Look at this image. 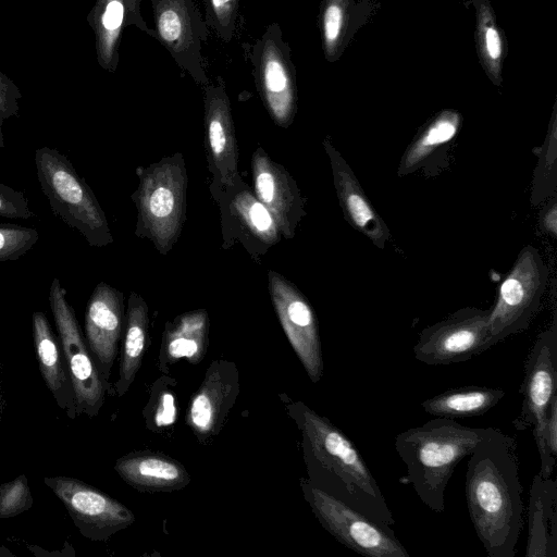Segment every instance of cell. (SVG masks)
I'll return each mask as SVG.
<instances>
[{"label": "cell", "mask_w": 557, "mask_h": 557, "mask_svg": "<svg viewBox=\"0 0 557 557\" xmlns=\"http://www.w3.org/2000/svg\"><path fill=\"white\" fill-rule=\"evenodd\" d=\"M465 492L478 539L488 557H515L523 528V486L516 440L499 429L469 456Z\"/></svg>", "instance_id": "1"}, {"label": "cell", "mask_w": 557, "mask_h": 557, "mask_svg": "<svg viewBox=\"0 0 557 557\" xmlns=\"http://www.w3.org/2000/svg\"><path fill=\"white\" fill-rule=\"evenodd\" d=\"M290 414L301 431L310 482L369 518L393 525L385 497L355 444L327 418L301 401Z\"/></svg>", "instance_id": "2"}, {"label": "cell", "mask_w": 557, "mask_h": 557, "mask_svg": "<svg viewBox=\"0 0 557 557\" xmlns=\"http://www.w3.org/2000/svg\"><path fill=\"white\" fill-rule=\"evenodd\" d=\"M498 429L466 426L455 419L435 417L395 437V449L406 465L399 481L410 484L432 511L445 510V490L458 463Z\"/></svg>", "instance_id": "3"}, {"label": "cell", "mask_w": 557, "mask_h": 557, "mask_svg": "<svg viewBox=\"0 0 557 557\" xmlns=\"http://www.w3.org/2000/svg\"><path fill=\"white\" fill-rule=\"evenodd\" d=\"M139 183L132 194L137 209L135 234L149 239L166 255L176 244L186 221L187 170L181 152L138 171Z\"/></svg>", "instance_id": "4"}, {"label": "cell", "mask_w": 557, "mask_h": 557, "mask_svg": "<svg viewBox=\"0 0 557 557\" xmlns=\"http://www.w3.org/2000/svg\"><path fill=\"white\" fill-rule=\"evenodd\" d=\"M35 165L40 188L55 216L81 233L91 247L102 248L113 243L96 195L65 154L54 148H38Z\"/></svg>", "instance_id": "5"}, {"label": "cell", "mask_w": 557, "mask_h": 557, "mask_svg": "<svg viewBox=\"0 0 557 557\" xmlns=\"http://www.w3.org/2000/svg\"><path fill=\"white\" fill-rule=\"evenodd\" d=\"M520 393L521 410L512 424L518 431H532L540 455L539 474L542 478H549L556 458L550 455L545 443V420L549 404L557 395L556 313L549 327L537 334L528 354Z\"/></svg>", "instance_id": "6"}, {"label": "cell", "mask_w": 557, "mask_h": 557, "mask_svg": "<svg viewBox=\"0 0 557 557\" xmlns=\"http://www.w3.org/2000/svg\"><path fill=\"white\" fill-rule=\"evenodd\" d=\"M259 97L272 121L288 128L296 116L298 90L292 50L278 23L269 24L260 38L244 45Z\"/></svg>", "instance_id": "7"}, {"label": "cell", "mask_w": 557, "mask_h": 557, "mask_svg": "<svg viewBox=\"0 0 557 557\" xmlns=\"http://www.w3.org/2000/svg\"><path fill=\"white\" fill-rule=\"evenodd\" d=\"M306 502L320 524L339 543L368 557H409L392 525L375 521L301 479Z\"/></svg>", "instance_id": "8"}, {"label": "cell", "mask_w": 557, "mask_h": 557, "mask_svg": "<svg viewBox=\"0 0 557 557\" xmlns=\"http://www.w3.org/2000/svg\"><path fill=\"white\" fill-rule=\"evenodd\" d=\"M548 278V268L539 250L523 247L504 278L490 312L495 344L525 331L537 314Z\"/></svg>", "instance_id": "9"}, {"label": "cell", "mask_w": 557, "mask_h": 557, "mask_svg": "<svg viewBox=\"0 0 557 557\" xmlns=\"http://www.w3.org/2000/svg\"><path fill=\"white\" fill-rule=\"evenodd\" d=\"M491 309L465 307L424 327L413 346L414 358L426 366L468 361L495 343L490 331Z\"/></svg>", "instance_id": "10"}, {"label": "cell", "mask_w": 557, "mask_h": 557, "mask_svg": "<svg viewBox=\"0 0 557 557\" xmlns=\"http://www.w3.org/2000/svg\"><path fill=\"white\" fill-rule=\"evenodd\" d=\"M49 304L70 370L75 400L81 411L98 413L104 399V385L98 367L89 356L66 290L54 277L49 289Z\"/></svg>", "instance_id": "11"}, {"label": "cell", "mask_w": 557, "mask_h": 557, "mask_svg": "<svg viewBox=\"0 0 557 557\" xmlns=\"http://www.w3.org/2000/svg\"><path fill=\"white\" fill-rule=\"evenodd\" d=\"M205 147L212 174V196L244 183L238 169L239 150L224 79L216 76L203 86Z\"/></svg>", "instance_id": "12"}, {"label": "cell", "mask_w": 557, "mask_h": 557, "mask_svg": "<svg viewBox=\"0 0 557 557\" xmlns=\"http://www.w3.org/2000/svg\"><path fill=\"white\" fill-rule=\"evenodd\" d=\"M152 4L154 39L193 81L206 86L209 77L201 53L207 25L193 0H160Z\"/></svg>", "instance_id": "13"}, {"label": "cell", "mask_w": 557, "mask_h": 557, "mask_svg": "<svg viewBox=\"0 0 557 557\" xmlns=\"http://www.w3.org/2000/svg\"><path fill=\"white\" fill-rule=\"evenodd\" d=\"M268 287L281 326L310 381L323 376L324 362L314 310L297 286L276 271L269 270Z\"/></svg>", "instance_id": "14"}, {"label": "cell", "mask_w": 557, "mask_h": 557, "mask_svg": "<svg viewBox=\"0 0 557 557\" xmlns=\"http://www.w3.org/2000/svg\"><path fill=\"white\" fill-rule=\"evenodd\" d=\"M45 482L64 504L81 533L92 541H106L136 521L123 504L79 480L54 476Z\"/></svg>", "instance_id": "15"}, {"label": "cell", "mask_w": 557, "mask_h": 557, "mask_svg": "<svg viewBox=\"0 0 557 557\" xmlns=\"http://www.w3.org/2000/svg\"><path fill=\"white\" fill-rule=\"evenodd\" d=\"M214 199L221 208L224 249L238 240L258 258L283 238L275 218L245 182Z\"/></svg>", "instance_id": "16"}, {"label": "cell", "mask_w": 557, "mask_h": 557, "mask_svg": "<svg viewBox=\"0 0 557 557\" xmlns=\"http://www.w3.org/2000/svg\"><path fill=\"white\" fill-rule=\"evenodd\" d=\"M238 395L236 364L225 359L212 361L186 412V423L201 445H211L220 434Z\"/></svg>", "instance_id": "17"}, {"label": "cell", "mask_w": 557, "mask_h": 557, "mask_svg": "<svg viewBox=\"0 0 557 557\" xmlns=\"http://www.w3.org/2000/svg\"><path fill=\"white\" fill-rule=\"evenodd\" d=\"M252 190L275 218L282 237L292 239L306 214L305 199L294 177L258 147L251 157Z\"/></svg>", "instance_id": "18"}, {"label": "cell", "mask_w": 557, "mask_h": 557, "mask_svg": "<svg viewBox=\"0 0 557 557\" xmlns=\"http://www.w3.org/2000/svg\"><path fill=\"white\" fill-rule=\"evenodd\" d=\"M122 292L106 282L94 288L85 311L88 347L104 379L110 375L124 324Z\"/></svg>", "instance_id": "19"}, {"label": "cell", "mask_w": 557, "mask_h": 557, "mask_svg": "<svg viewBox=\"0 0 557 557\" xmlns=\"http://www.w3.org/2000/svg\"><path fill=\"white\" fill-rule=\"evenodd\" d=\"M322 144L330 160L336 196L345 220L373 245L383 249L391 237L387 225L332 140L326 137Z\"/></svg>", "instance_id": "20"}, {"label": "cell", "mask_w": 557, "mask_h": 557, "mask_svg": "<svg viewBox=\"0 0 557 557\" xmlns=\"http://www.w3.org/2000/svg\"><path fill=\"white\" fill-rule=\"evenodd\" d=\"M141 0H96L87 15L95 34L98 64L108 72H115L120 61V45L125 28L134 26L154 37L140 12Z\"/></svg>", "instance_id": "21"}, {"label": "cell", "mask_w": 557, "mask_h": 557, "mask_svg": "<svg viewBox=\"0 0 557 557\" xmlns=\"http://www.w3.org/2000/svg\"><path fill=\"white\" fill-rule=\"evenodd\" d=\"M114 469L124 482L139 492H173L190 482L177 460L156 451H133L119 458Z\"/></svg>", "instance_id": "22"}, {"label": "cell", "mask_w": 557, "mask_h": 557, "mask_svg": "<svg viewBox=\"0 0 557 557\" xmlns=\"http://www.w3.org/2000/svg\"><path fill=\"white\" fill-rule=\"evenodd\" d=\"M374 10V0H321L318 28L327 62L338 61Z\"/></svg>", "instance_id": "23"}, {"label": "cell", "mask_w": 557, "mask_h": 557, "mask_svg": "<svg viewBox=\"0 0 557 557\" xmlns=\"http://www.w3.org/2000/svg\"><path fill=\"white\" fill-rule=\"evenodd\" d=\"M209 315L206 309H196L165 323L159 352V370L169 374L170 367L180 360L198 364L207 354Z\"/></svg>", "instance_id": "24"}, {"label": "cell", "mask_w": 557, "mask_h": 557, "mask_svg": "<svg viewBox=\"0 0 557 557\" xmlns=\"http://www.w3.org/2000/svg\"><path fill=\"white\" fill-rule=\"evenodd\" d=\"M527 557L557 556V482L542 478L532 479L528 505Z\"/></svg>", "instance_id": "25"}, {"label": "cell", "mask_w": 557, "mask_h": 557, "mask_svg": "<svg viewBox=\"0 0 557 557\" xmlns=\"http://www.w3.org/2000/svg\"><path fill=\"white\" fill-rule=\"evenodd\" d=\"M462 115L455 109H444L432 116L417 133L405 150L397 170L405 176L426 166L457 136Z\"/></svg>", "instance_id": "26"}, {"label": "cell", "mask_w": 557, "mask_h": 557, "mask_svg": "<svg viewBox=\"0 0 557 557\" xmlns=\"http://www.w3.org/2000/svg\"><path fill=\"white\" fill-rule=\"evenodd\" d=\"M465 1L471 3L474 8V44L479 63L491 83L500 87L504 63L508 54L506 34L497 22L496 13L490 0Z\"/></svg>", "instance_id": "27"}, {"label": "cell", "mask_w": 557, "mask_h": 557, "mask_svg": "<svg viewBox=\"0 0 557 557\" xmlns=\"http://www.w3.org/2000/svg\"><path fill=\"white\" fill-rule=\"evenodd\" d=\"M145 299L132 292L127 300L125 333L115 384L117 396H123L134 382L146 352L149 314Z\"/></svg>", "instance_id": "28"}, {"label": "cell", "mask_w": 557, "mask_h": 557, "mask_svg": "<svg viewBox=\"0 0 557 557\" xmlns=\"http://www.w3.org/2000/svg\"><path fill=\"white\" fill-rule=\"evenodd\" d=\"M505 395L500 388L470 385L444 391L420 405L433 417L472 418L490 411Z\"/></svg>", "instance_id": "29"}, {"label": "cell", "mask_w": 557, "mask_h": 557, "mask_svg": "<svg viewBox=\"0 0 557 557\" xmlns=\"http://www.w3.org/2000/svg\"><path fill=\"white\" fill-rule=\"evenodd\" d=\"M33 336L41 375L48 388L57 393L66 382L60 350L46 314L33 313Z\"/></svg>", "instance_id": "30"}, {"label": "cell", "mask_w": 557, "mask_h": 557, "mask_svg": "<svg viewBox=\"0 0 557 557\" xmlns=\"http://www.w3.org/2000/svg\"><path fill=\"white\" fill-rule=\"evenodd\" d=\"M557 187V97L555 98L548 129L540 148L539 161L533 174L531 203L537 206L554 197Z\"/></svg>", "instance_id": "31"}, {"label": "cell", "mask_w": 557, "mask_h": 557, "mask_svg": "<svg viewBox=\"0 0 557 557\" xmlns=\"http://www.w3.org/2000/svg\"><path fill=\"white\" fill-rule=\"evenodd\" d=\"M177 382L164 374L151 386L147 405L143 409L145 426L154 433H164L174 426L178 417Z\"/></svg>", "instance_id": "32"}, {"label": "cell", "mask_w": 557, "mask_h": 557, "mask_svg": "<svg viewBox=\"0 0 557 557\" xmlns=\"http://www.w3.org/2000/svg\"><path fill=\"white\" fill-rule=\"evenodd\" d=\"M239 4L240 0H205V23L225 44L235 35Z\"/></svg>", "instance_id": "33"}, {"label": "cell", "mask_w": 557, "mask_h": 557, "mask_svg": "<svg viewBox=\"0 0 557 557\" xmlns=\"http://www.w3.org/2000/svg\"><path fill=\"white\" fill-rule=\"evenodd\" d=\"M36 228L16 224H0V262L21 258L37 243Z\"/></svg>", "instance_id": "34"}, {"label": "cell", "mask_w": 557, "mask_h": 557, "mask_svg": "<svg viewBox=\"0 0 557 557\" xmlns=\"http://www.w3.org/2000/svg\"><path fill=\"white\" fill-rule=\"evenodd\" d=\"M32 496L27 479L20 475L0 486V517H14L32 506Z\"/></svg>", "instance_id": "35"}, {"label": "cell", "mask_w": 557, "mask_h": 557, "mask_svg": "<svg viewBox=\"0 0 557 557\" xmlns=\"http://www.w3.org/2000/svg\"><path fill=\"white\" fill-rule=\"evenodd\" d=\"M21 98L22 92L17 85L0 70V148L4 147L3 123L18 115Z\"/></svg>", "instance_id": "36"}, {"label": "cell", "mask_w": 557, "mask_h": 557, "mask_svg": "<svg viewBox=\"0 0 557 557\" xmlns=\"http://www.w3.org/2000/svg\"><path fill=\"white\" fill-rule=\"evenodd\" d=\"M0 216L26 220L35 216V213L29 209L28 199L23 191L0 183Z\"/></svg>", "instance_id": "37"}, {"label": "cell", "mask_w": 557, "mask_h": 557, "mask_svg": "<svg viewBox=\"0 0 557 557\" xmlns=\"http://www.w3.org/2000/svg\"><path fill=\"white\" fill-rule=\"evenodd\" d=\"M545 443L553 457L557 456V395L549 404L545 420Z\"/></svg>", "instance_id": "38"}, {"label": "cell", "mask_w": 557, "mask_h": 557, "mask_svg": "<svg viewBox=\"0 0 557 557\" xmlns=\"http://www.w3.org/2000/svg\"><path fill=\"white\" fill-rule=\"evenodd\" d=\"M541 226L552 237L557 236V201L556 197H552L548 205L542 211L541 214Z\"/></svg>", "instance_id": "39"}, {"label": "cell", "mask_w": 557, "mask_h": 557, "mask_svg": "<svg viewBox=\"0 0 557 557\" xmlns=\"http://www.w3.org/2000/svg\"><path fill=\"white\" fill-rule=\"evenodd\" d=\"M157 1H160V0H150L151 3L157 2Z\"/></svg>", "instance_id": "40"}]
</instances>
